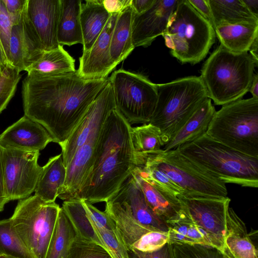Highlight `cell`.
Segmentation results:
<instances>
[{
	"label": "cell",
	"instance_id": "obj_1",
	"mask_svg": "<svg viewBox=\"0 0 258 258\" xmlns=\"http://www.w3.org/2000/svg\"><path fill=\"white\" fill-rule=\"evenodd\" d=\"M109 78L86 80L74 72L27 75L22 81L24 115L42 125L53 142H64L86 113Z\"/></svg>",
	"mask_w": 258,
	"mask_h": 258
},
{
	"label": "cell",
	"instance_id": "obj_2",
	"mask_svg": "<svg viewBox=\"0 0 258 258\" xmlns=\"http://www.w3.org/2000/svg\"><path fill=\"white\" fill-rule=\"evenodd\" d=\"M131 124L116 108L109 114L98 141L93 167L79 199L105 202L137 167Z\"/></svg>",
	"mask_w": 258,
	"mask_h": 258
},
{
	"label": "cell",
	"instance_id": "obj_3",
	"mask_svg": "<svg viewBox=\"0 0 258 258\" xmlns=\"http://www.w3.org/2000/svg\"><path fill=\"white\" fill-rule=\"evenodd\" d=\"M179 152L224 183L258 187V158L237 151L207 134L177 148Z\"/></svg>",
	"mask_w": 258,
	"mask_h": 258
},
{
	"label": "cell",
	"instance_id": "obj_4",
	"mask_svg": "<svg viewBox=\"0 0 258 258\" xmlns=\"http://www.w3.org/2000/svg\"><path fill=\"white\" fill-rule=\"evenodd\" d=\"M255 66L248 52L234 53L220 44L201 70L208 97L222 106L241 99L249 91Z\"/></svg>",
	"mask_w": 258,
	"mask_h": 258
},
{
	"label": "cell",
	"instance_id": "obj_5",
	"mask_svg": "<svg viewBox=\"0 0 258 258\" xmlns=\"http://www.w3.org/2000/svg\"><path fill=\"white\" fill-rule=\"evenodd\" d=\"M157 86V101L149 123L159 129L165 146L209 97L200 76L185 77Z\"/></svg>",
	"mask_w": 258,
	"mask_h": 258
},
{
	"label": "cell",
	"instance_id": "obj_6",
	"mask_svg": "<svg viewBox=\"0 0 258 258\" xmlns=\"http://www.w3.org/2000/svg\"><path fill=\"white\" fill-rule=\"evenodd\" d=\"M162 36L174 57L194 65L206 57L216 37L213 26L187 0H178Z\"/></svg>",
	"mask_w": 258,
	"mask_h": 258
},
{
	"label": "cell",
	"instance_id": "obj_7",
	"mask_svg": "<svg viewBox=\"0 0 258 258\" xmlns=\"http://www.w3.org/2000/svg\"><path fill=\"white\" fill-rule=\"evenodd\" d=\"M237 151L258 158V99H240L216 111L207 133Z\"/></svg>",
	"mask_w": 258,
	"mask_h": 258
},
{
	"label": "cell",
	"instance_id": "obj_8",
	"mask_svg": "<svg viewBox=\"0 0 258 258\" xmlns=\"http://www.w3.org/2000/svg\"><path fill=\"white\" fill-rule=\"evenodd\" d=\"M60 209L35 195L20 200L10 218L12 225L34 258H45Z\"/></svg>",
	"mask_w": 258,
	"mask_h": 258
},
{
	"label": "cell",
	"instance_id": "obj_9",
	"mask_svg": "<svg viewBox=\"0 0 258 258\" xmlns=\"http://www.w3.org/2000/svg\"><path fill=\"white\" fill-rule=\"evenodd\" d=\"M144 163L166 174L184 190L183 195L219 198L227 197L225 183L182 154L177 148L150 155Z\"/></svg>",
	"mask_w": 258,
	"mask_h": 258
},
{
	"label": "cell",
	"instance_id": "obj_10",
	"mask_svg": "<svg viewBox=\"0 0 258 258\" xmlns=\"http://www.w3.org/2000/svg\"><path fill=\"white\" fill-rule=\"evenodd\" d=\"M108 78L115 108L131 124L149 123L157 101V84L141 74L123 69Z\"/></svg>",
	"mask_w": 258,
	"mask_h": 258
},
{
	"label": "cell",
	"instance_id": "obj_11",
	"mask_svg": "<svg viewBox=\"0 0 258 258\" xmlns=\"http://www.w3.org/2000/svg\"><path fill=\"white\" fill-rule=\"evenodd\" d=\"M39 151L3 148V168L8 202L22 200L34 192L42 167L38 163Z\"/></svg>",
	"mask_w": 258,
	"mask_h": 258
},
{
	"label": "cell",
	"instance_id": "obj_12",
	"mask_svg": "<svg viewBox=\"0 0 258 258\" xmlns=\"http://www.w3.org/2000/svg\"><path fill=\"white\" fill-rule=\"evenodd\" d=\"M114 221L128 251L152 252L168 242V232L162 231L138 221L128 208L108 199L104 211Z\"/></svg>",
	"mask_w": 258,
	"mask_h": 258
},
{
	"label": "cell",
	"instance_id": "obj_13",
	"mask_svg": "<svg viewBox=\"0 0 258 258\" xmlns=\"http://www.w3.org/2000/svg\"><path fill=\"white\" fill-rule=\"evenodd\" d=\"M115 108L112 89L109 82L96 97L69 137L64 142L59 144L66 168L71 162L77 150L88 138L103 128L109 114Z\"/></svg>",
	"mask_w": 258,
	"mask_h": 258
},
{
	"label": "cell",
	"instance_id": "obj_14",
	"mask_svg": "<svg viewBox=\"0 0 258 258\" xmlns=\"http://www.w3.org/2000/svg\"><path fill=\"white\" fill-rule=\"evenodd\" d=\"M177 197L193 221L225 246L226 215L231 199L228 197L219 198L181 194Z\"/></svg>",
	"mask_w": 258,
	"mask_h": 258
},
{
	"label": "cell",
	"instance_id": "obj_15",
	"mask_svg": "<svg viewBox=\"0 0 258 258\" xmlns=\"http://www.w3.org/2000/svg\"><path fill=\"white\" fill-rule=\"evenodd\" d=\"M178 0H156L153 6L141 14H135L132 23V41L134 47L150 46L164 32L169 19Z\"/></svg>",
	"mask_w": 258,
	"mask_h": 258
},
{
	"label": "cell",
	"instance_id": "obj_16",
	"mask_svg": "<svg viewBox=\"0 0 258 258\" xmlns=\"http://www.w3.org/2000/svg\"><path fill=\"white\" fill-rule=\"evenodd\" d=\"M119 14H112L90 50L79 58L77 74L86 80L108 78L115 69L110 54L111 35Z\"/></svg>",
	"mask_w": 258,
	"mask_h": 258
},
{
	"label": "cell",
	"instance_id": "obj_17",
	"mask_svg": "<svg viewBox=\"0 0 258 258\" xmlns=\"http://www.w3.org/2000/svg\"><path fill=\"white\" fill-rule=\"evenodd\" d=\"M43 51L39 38L28 19L26 10L20 20L12 27L8 65L20 72L26 71Z\"/></svg>",
	"mask_w": 258,
	"mask_h": 258
},
{
	"label": "cell",
	"instance_id": "obj_18",
	"mask_svg": "<svg viewBox=\"0 0 258 258\" xmlns=\"http://www.w3.org/2000/svg\"><path fill=\"white\" fill-rule=\"evenodd\" d=\"M60 0H28L26 15L44 50L56 48Z\"/></svg>",
	"mask_w": 258,
	"mask_h": 258
},
{
	"label": "cell",
	"instance_id": "obj_19",
	"mask_svg": "<svg viewBox=\"0 0 258 258\" xmlns=\"http://www.w3.org/2000/svg\"><path fill=\"white\" fill-rule=\"evenodd\" d=\"M53 138L40 124L24 115L0 134V146L25 151H40Z\"/></svg>",
	"mask_w": 258,
	"mask_h": 258
},
{
	"label": "cell",
	"instance_id": "obj_20",
	"mask_svg": "<svg viewBox=\"0 0 258 258\" xmlns=\"http://www.w3.org/2000/svg\"><path fill=\"white\" fill-rule=\"evenodd\" d=\"M109 200L128 208L132 216L147 226L168 232L167 224L159 218L147 203L144 194L131 175Z\"/></svg>",
	"mask_w": 258,
	"mask_h": 258
},
{
	"label": "cell",
	"instance_id": "obj_21",
	"mask_svg": "<svg viewBox=\"0 0 258 258\" xmlns=\"http://www.w3.org/2000/svg\"><path fill=\"white\" fill-rule=\"evenodd\" d=\"M132 175L142 191L148 206L159 218L167 224L180 216L184 208L176 196L150 183L138 167L132 172Z\"/></svg>",
	"mask_w": 258,
	"mask_h": 258
},
{
	"label": "cell",
	"instance_id": "obj_22",
	"mask_svg": "<svg viewBox=\"0 0 258 258\" xmlns=\"http://www.w3.org/2000/svg\"><path fill=\"white\" fill-rule=\"evenodd\" d=\"M224 245L234 258H258L257 247L245 223L230 207L227 212Z\"/></svg>",
	"mask_w": 258,
	"mask_h": 258
},
{
	"label": "cell",
	"instance_id": "obj_23",
	"mask_svg": "<svg viewBox=\"0 0 258 258\" xmlns=\"http://www.w3.org/2000/svg\"><path fill=\"white\" fill-rule=\"evenodd\" d=\"M167 225L168 228V243L170 244H200L217 247L223 250L226 249L224 245L200 228L191 218L184 208L183 212L177 219L167 223Z\"/></svg>",
	"mask_w": 258,
	"mask_h": 258
},
{
	"label": "cell",
	"instance_id": "obj_24",
	"mask_svg": "<svg viewBox=\"0 0 258 258\" xmlns=\"http://www.w3.org/2000/svg\"><path fill=\"white\" fill-rule=\"evenodd\" d=\"M215 112V108L208 98L197 108L172 139L163 147V151L175 149L205 135Z\"/></svg>",
	"mask_w": 258,
	"mask_h": 258
},
{
	"label": "cell",
	"instance_id": "obj_25",
	"mask_svg": "<svg viewBox=\"0 0 258 258\" xmlns=\"http://www.w3.org/2000/svg\"><path fill=\"white\" fill-rule=\"evenodd\" d=\"M110 15L104 8L102 0H87L82 4L80 22L83 40L82 54L90 50Z\"/></svg>",
	"mask_w": 258,
	"mask_h": 258
},
{
	"label": "cell",
	"instance_id": "obj_26",
	"mask_svg": "<svg viewBox=\"0 0 258 258\" xmlns=\"http://www.w3.org/2000/svg\"><path fill=\"white\" fill-rule=\"evenodd\" d=\"M135 12L131 4L119 14L111 35L110 54L114 68L135 48L132 41V23Z\"/></svg>",
	"mask_w": 258,
	"mask_h": 258
},
{
	"label": "cell",
	"instance_id": "obj_27",
	"mask_svg": "<svg viewBox=\"0 0 258 258\" xmlns=\"http://www.w3.org/2000/svg\"><path fill=\"white\" fill-rule=\"evenodd\" d=\"M61 7L57 26V39L59 45L72 46L83 44L80 22L81 0H60Z\"/></svg>",
	"mask_w": 258,
	"mask_h": 258
},
{
	"label": "cell",
	"instance_id": "obj_28",
	"mask_svg": "<svg viewBox=\"0 0 258 258\" xmlns=\"http://www.w3.org/2000/svg\"><path fill=\"white\" fill-rule=\"evenodd\" d=\"M214 30L220 44L234 53L248 52L258 37V23L222 24Z\"/></svg>",
	"mask_w": 258,
	"mask_h": 258
},
{
	"label": "cell",
	"instance_id": "obj_29",
	"mask_svg": "<svg viewBox=\"0 0 258 258\" xmlns=\"http://www.w3.org/2000/svg\"><path fill=\"white\" fill-rule=\"evenodd\" d=\"M67 174L61 154L50 158L42 166L34 195L45 202H54L58 191L64 183Z\"/></svg>",
	"mask_w": 258,
	"mask_h": 258
},
{
	"label": "cell",
	"instance_id": "obj_30",
	"mask_svg": "<svg viewBox=\"0 0 258 258\" xmlns=\"http://www.w3.org/2000/svg\"><path fill=\"white\" fill-rule=\"evenodd\" d=\"M75 60L59 45L56 48L44 50L38 59L26 72L34 76H49L74 72Z\"/></svg>",
	"mask_w": 258,
	"mask_h": 258
},
{
	"label": "cell",
	"instance_id": "obj_31",
	"mask_svg": "<svg viewBox=\"0 0 258 258\" xmlns=\"http://www.w3.org/2000/svg\"><path fill=\"white\" fill-rule=\"evenodd\" d=\"M213 28L222 24L258 23V18L252 15L242 0H208Z\"/></svg>",
	"mask_w": 258,
	"mask_h": 258
},
{
	"label": "cell",
	"instance_id": "obj_32",
	"mask_svg": "<svg viewBox=\"0 0 258 258\" xmlns=\"http://www.w3.org/2000/svg\"><path fill=\"white\" fill-rule=\"evenodd\" d=\"M131 137L137 167L142 166L149 155L161 152L164 146L159 129L150 123L132 126Z\"/></svg>",
	"mask_w": 258,
	"mask_h": 258
},
{
	"label": "cell",
	"instance_id": "obj_33",
	"mask_svg": "<svg viewBox=\"0 0 258 258\" xmlns=\"http://www.w3.org/2000/svg\"><path fill=\"white\" fill-rule=\"evenodd\" d=\"M61 208L72 223L77 236L97 243L107 250L100 236L95 229L81 199L64 201Z\"/></svg>",
	"mask_w": 258,
	"mask_h": 258
},
{
	"label": "cell",
	"instance_id": "obj_34",
	"mask_svg": "<svg viewBox=\"0 0 258 258\" xmlns=\"http://www.w3.org/2000/svg\"><path fill=\"white\" fill-rule=\"evenodd\" d=\"M77 236L72 223L60 208L45 258H63Z\"/></svg>",
	"mask_w": 258,
	"mask_h": 258
},
{
	"label": "cell",
	"instance_id": "obj_35",
	"mask_svg": "<svg viewBox=\"0 0 258 258\" xmlns=\"http://www.w3.org/2000/svg\"><path fill=\"white\" fill-rule=\"evenodd\" d=\"M0 253L18 258H34L14 229L10 218L0 220Z\"/></svg>",
	"mask_w": 258,
	"mask_h": 258
},
{
	"label": "cell",
	"instance_id": "obj_36",
	"mask_svg": "<svg viewBox=\"0 0 258 258\" xmlns=\"http://www.w3.org/2000/svg\"><path fill=\"white\" fill-rule=\"evenodd\" d=\"M174 258H234L226 248L222 250L208 245L171 244Z\"/></svg>",
	"mask_w": 258,
	"mask_h": 258
},
{
	"label": "cell",
	"instance_id": "obj_37",
	"mask_svg": "<svg viewBox=\"0 0 258 258\" xmlns=\"http://www.w3.org/2000/svg\"><path fill=\"white\" fill-rule=\"evenodd\" d=\"M63 258L112 257L101 245L77 236Z\"/></svg>",
	"mask_w": 258,
	"mask_h": 258
},
{
	"label": "cell",
	"instance_id": "obj_38",
	"mask_svg": "<svg viewBox=\"0 0 258 258\" xmlns=\"http://www.w3.org/2000/svg\"><path fill=\"white\" fill-rule=\"evenodd\" d=\"M90 219L112 258H130L128 250L117 228L114 231L108 230L95 223L90 218Z\"/></svg>",
	"mask_w": 258,
	"mask_h": 258
},
{
	"label": "cell",
	"instance_id": "obj_39",
	"mask_svg": "<svg viewBox=\"0 0 258 258\" xmlns=\"http://www.w3.org/2000/svg\"><path fill=\"white\" fill-rule=\"evenodd\" d=\"M138 167L144 177L157 188L176 196L184 194L181 187L158 169L146 163Z\"/></svg>",
	"mask_w": 258,
	"mask_h": 258
},
{
	"label": "cell",
	"instance_id": "obj_40",
	"mask_svg": "<svg viewBox=\"0 0 258 258\" xmlns=\"http://www.w3.org/2000/svg\"><path fill=\"white\" fill-rule=\"evenodd\" d=\"M21 78L20 72L9 65L2 72L0 79V113L14 96Z\"/></svg>",
	"mask_w": 258,
	"mask_h": 258
},
{
	"label": "cell",
	"instance_id": "obj_41",
	"mask_svg": "<svg viewBox=\"0 0 258 258\" xmlns=\"http://www.w3.org/2000/svg\"><path fill=\"white\" fill-rule=\"evenodd\" d=\"M13 23L3 0H0V41L8 63L10 56V40Z\"/></svg>",
	"mask_w": 258,
	"mask_h": 258
},
{
	"label": "cell",
	"instance_id": "obj_42",
	"mask_svg": "<svg viewBox=\"0 0 258 258\" xmlns=\"http://www.w3.org/2000/svg\"><path fill=\"white\" fill-rule=\"evenodd\" d=\"M81 201L88 215L95 223L110 231L116 229L115 222L105 211H100L93 204L85 200Z\"/></svg>",
	"mask_w": 258,
	"mask_h": 258
},
{
	"label": "cell",
	"instance_id": "obj_43",
	"mask_svg": "<svg viewBox=\"0 0 258 258\" xmlns=\"http://www.w3.org/2000/svg\"><path fill=\"white\" fill-rule=\"evenodd\" d=\"M130 258H174L171 245L166 243L160 249L152 252L128 251Z\"/></svg>",
	"mask_w": 258,
	"mask_h": 258
},
{
	"label": "cell",
	"instance_id": "obj_44",
	"mask_svg": "<svg viewBox=\"0 0 258 258\" xmlns=\"http://www.w3.org/2000/svg\"><path fill=\"white\" fill-rule=\"evenodd\" d=\"M13 24L17 23L27 8L28 0H3Z\"/></svg>",
	"mask_w": 258,
	"mask_h": 258
},
{
	"label": "cell",
	"instance_id": "obj_45",
	"mask_svg": "<svg viewBox=\"0 0 258 258\" xmlns=\"http://www.w3.org/2000/svg\"><path fill=\"white\" fill-rule=\"evenodd\" d=\"M191 6L213 27L212 16L208 0H187Z\"/></svg>",
	"mask_w": 258,
	"mask_h": 258
},
{
	"label": "cell",
	"instance_id": "obj_46",
	"mask_svg": "<svg viewBox=\"0 0 258 258\" xmlns=\"http://www.w3.org/2000/svg\"><path fill=\"white\" fill-rule=\"evenodd\" d=\"M131 0H102V5L110 15L119 14L125 7L131 4Z\"/></svg>",
	"mask_w": 258,
	"mask_h": 258
},
{
	"label": "cell",
	"instance_id": "obj_47",
	"mask_svg": "<svg viewBox=\"0 0 258 258\" xmlns=\"http://www.w3.org/2000/svg\"><path fill=\"white\" fill-rule=\"evenodd\" d=\"M156 0H131V5L135 14H141L148 10Z\"/></svg>",
	"mask_w": 258,
	"mask_h": 258
},
{
	"label": "cell",
	"instance_id": "obj_48",
	"mask_svg": "<svg viewBox=\"0 0 258 258\" xmlns=\"http://www.w3.org/2000/svg\"><path fill=\"white\" fill-rule=\"evenodd\" d=\"M3 148L0 146V212L4 210L5 205L8 203L5 192L3 168Z\"/></svg>",
	"mask_w": 258,
	"mask_h": 258
},
{
	"label": "cell",
	"instance_id": "obj_49",
	"mask_svg": "<svg viewBox=\"0 0 258 258\" xmlns=\"http://www.w3.org/2000/svg\"><path fill=\"white\" fill-rule=\"evenodd\" d=\"M250 12L258 18V0H242Z\"/></svg>",
	"mask_w": 258,
	"mask_h": 258
},
{
	"label": "cell",
	"instance_id": "obj_50",
	"mask_svg": "<svg viewBox=\"0 0 258 258\" xmlns=\"http://www.w3.org/2000/svg\"><path fill=\"white\" fill-rule=\"evenodd\" d=\"M249 54L254 60L256 67L258 66V37L251 44L248 50Z\"/></svg>",
	"mask_w": 258,
	"mask_h": 258
},
{
	"label": "cell",
	"instance_id": "obj_51",
	"mask_svg": "<svg viewBox=\"0 0 258 258\" xmlns=\"http://www.w3.org/2000/svg\"><path fill=\"white\" fill-rule=\"evenodd\" d=\"M253 98L258 99V75L254 74L252 77L251 83L249 89Z\"/></svg>",
	"mask_w": 258,
	"mask_h": 258
},
{
	"label": "cell",
	"instance_id": "obj_52",
	"mask_svg": "<svg viewBox=\"0 0 258 258\" xmlns=\"http://www.w3.org/2000/svg\"><path fill=\"white\" fill-rule=\"evenodd\" d=\"M8 66V63L6 58L0 41V72L2 73Z\"/></svg>",
	"mask_w": 258,
	"mask_h": 258
},
{
	"label": "cell",
	"instance_id": "obj_53",
	"mask_svg": "<svg viewBox=\"0 0 258 258\" xmlns=\"http://www.w3.org/2000/svg\"><path fill=\"white\" fill-rule=\"evenodd\" d=\"M0 258H8V257L5 254L0 253Z\"/></svg>",
	"mask_w": 258,
	"mask_h": 258
},
{
	"label": "cell",
	"instance_id": "obj_54",
	"mask_svg": "<svg viewBox=\"0 0 258 258\" xmlns=\"http://www.w3.org/2000/svg\"><path fill=\"white\" fill-rule=\"evenodd\" d=\"M8 258H18V257H12V256H7Z\"/></svg>",
	"mask_w": 258,
	"mask_h": 258
},
{
	"label": "cell",
	"instance_id": "obj_55",
	"mask_svg": "<svg viewBox=\"0 0 258 258\" xmlns=\"http://www.w3.org/2000/svg\"><path fill=\"white\" fill-rule=\"evenodd\" d=\"M2 73L0 74V79H1V77H2Z\"/></svg>",
	"mask_w": 258,
	"mask_h": 258
},
{
	"label": "cell",
	"instance_id": "obj_56",
	"mask_svg": "<svg viewBox=\"0 0 258 258\" xmlns=\"http://www.w3.org/2000/svg\"><path fill=\"white\" fill-rule=\"evenodd\" d=\"M2 73H1V72H0V74H2Z\"/></svg>",
	"mask_w": 258,
	"mask_h": 258
}]
</instances>
